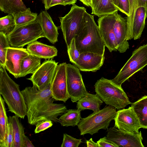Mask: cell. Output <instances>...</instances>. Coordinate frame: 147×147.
<instances>
[{"mask_svg":"<svg viewBox=\"0 0 147 147\" xmlns=\"http://www.w3.org/2000/svg\"><path fill=\"white\" fill-rule=\"evenodd\" d=\"M86 11V9L84 7L74 4L67 14L64 17H59L60 27L67 48L80 30Z\"/></svg>","mask_w":147,"mask_h":147,"instance_id":"obj_8","label":"cell"},{"mask_svg":"<svg viewBox=\"0 0 147 147\" xmlns=\"http://www.w3.org/2000/svg\"><path fill=\"white\" fill-rule=\"evenodd\" d=\"M138 6L144 7L147 10V0H138Z\"/></svg>","mask_w":147,"mask_h":147,"instance_id":"obj_42","label":"cell"},{"mask_svg":"<svg viewBox=\"0 0 147 147\" xmlns=\"http://www.w3.org/2000/svg\"><path fill=\"white\" fill-rule=\"evenodd\" d=\"M146 17H147V13H146Z\"/></svg>","mask_w":147,"mask_h":147,"instance_id":"obj_46","label":"cell"},{"mask_svg":"<svg viewBox=\"0 0 147 147\" xmlns=\"http://www.w3.org/2000/svg\"><path fill=\"white\" fill-rule=\"evenodd\" d=\"M16 26L13 14H8L0 19V32L7 36L13 32Z\"/></svg>","mask_w":147,"mask_h":147,"instance_id":"obj_31","label":"cell"},{"mask_svg":"<svg viewBox=\"0 0 147 147\" xmlns=\"http://www.w3.org/2000/svg\"><path fill=\"white\" fill-rule=\"evenodd\" d=\"M13 136L11 124L9 122L7 134L3 147H13Z\"/></svg>","mask_w":147,"mask_h":147,"instance_id":"obj_37","label":"cell"},{"mask_svg":"<svg viewBox=\"0 0 147 147\" xmlns=\"http://www.w3.org/2000/svg\"><path fill=\"white\" fill-rule=\"evenodd\" d=\"M94 88L96 94L107 105L119 110L131 104L121 86L115 84L111 80L102 77L97 80Z\"/></svg>","mask_w":147,"mask_h":147,"instance_id":"obj_4","label":"cell"},{"mask_svg":"<svg viewBox=\"0 0 147 147\" xmlns=\"http://www.w3.org/2000/svg\"><path fill=\"white\" fill-rule=\"evenodd\" d=\"M5 67L0 66V94L7 105L9 111L24 119L26 107L19 85L7 74Z\"/></svg>","mask_w":147,"mask_h":147,"instance_id":"obj_3","label":"cell"},{"mask_svg":"<svg viewBox=\"0 0 147 147\" xmlns=\"http://www.w3.org/2000/svg\"><path fill=\"white\" fill-rule=\"evenodd\" d=\"M41 59L30 53L22 59L20 65V77L35 73L41 65Z\"/></svg>","mask_w":147,"mask_h":147,"instance_id":"obj_22","label":"cell"},{"mask_svg":"<svg viewBox=\"0 0 147 147\" xmlns=\"http://www.w3.org/2000/svg\"><path fill=\"white\" fill-rule=\"evenodd\" d=\"M147 65V44L133 51L131 57L111 80L116 85L121 86L123 83Z\"/></svg>","mask_w":147,"mask_h":147,"instance_id":"obj_7","label":"cell"},{"mask_svg":"<svg viewBox=\"0 0 147 147\" xmlns=\"http://www.w3.org/2000/svg\"><path fill=\"white\" fill-rule=\"evenodd\" d=\"M114 120L115 127L124 131L137 133L142 128L139 119L131 107L118 111Z\"/></svg>","mask_w":147,"mask_h":147,"instance_id":"obj_13","label":"cell"},{"mask_svg":"<svg viewBox=\"0 0 147 147\" xmlns=\"http://www.w3.org/2000/svg\"><path fill=\"white\" fill-rule=\"evenodd\" d=\"M26 49L29 53L40 59H50L57 55L58 51L55 47L37 40L28 45Z\"/></svg>","mask_w":147,"mask_h":147,"instance_id":"obj_19","label":"cell"},{"mask_svg":"<svg viewBox=\"0 0 147 147\" xmlns=\"http://www.w3.org/2000/svg\"><path fill=\"white\" fill-rule=\"evenodd\" d=\"M82 142V140L78 139L64 133L61 147H78Z\"/></svg>","mask_w":147,"mask_h":147,"instance_id":"obj_33","label":"cell"},{"mask_svg":"<svg viewBox=\"0 0 147 147\" xmlns=\"http://www.w3.org/2000/svg\"><path fill=\"white\" fill-rule=\"evenodd\" d=\"M106 137L118 147H144L141 131L137 133L126 132L115 126L107 129Z\"/></svg>","mask_w":147,"mask_h":147,"instance_id":"obj_11","label":"cell"},{"mask_svg":"<svg viewBox=\"0 0 147 147\" xmlns=\"http://www.w3.org/2000/svg\"><path fill=\"white\" fill-rule=\"evenodd\" d=\"M104 56H100L91 52L80 53L77 61L73 64L81 71H96L102 65Z\"/></svg>","mask_w":147,"mask_h":147,"instance_id":"obj_16","label":"cell"},{"mask_svg":"<svg viewBox=\"0 0 147 147\" xmlns=\"http://www.w3.org/2000/svg\"><path fill=\"white\" fill-rule=\"evenodd\" d=\"M27 8L22 0H0V9L5 13L14 14Z\"/></svg>","mask_w":147,"mask_h":147,"instance_id":"obj_27","label":"cell"},{"mask_svg":"<svg viewBox=\"0 0 147 147\" xmlns=\"http://www.w3.org/2000/svg\"><path fill=\"white\" fill-rule=\"evenodd\" d=\"M67 64L65 62L58 65L50 85L52 97L55 100L62 101L64 102L70 98L67 90Z\"/></svg>","mask_w":147,"mask_h":147,"instance_id":"obj_12","label":"cell"},{"mask_svg":"<svg viewBox=\"0 0 147 147\" xmlns=\"http://www.w3.org/2000/svg\"><path fill=\"white\" fill-rule=\"evenodd\" d=\"M92 4L91 13L99 18L118 11L113 0H92Z\"/></svg>","mask_w":147,"mask_h":147,"instance_id":"obj_20","label":"cell"},{"mask_svg":"<svg viewBox=\"0 0 147 147\" xmlns=\"http://www.w3.org/2000/svg\"><path fill=\"white\" fill-rule=\"evenodd\" d=\"M58 63L52 59L46 60L37 70L27 79L38 90H42L51 85L54 78Z\"/></svg>","mask_w":147,"mask_h":147,"instance_id":"obj_10","label":"cell"},{"mask_svg":"<svg viewBox=\"0 0 147 147\" xmlns=\"http://www.w3.org/2000/svg\"><path fill=\"white\" fill-rule=\"evenodd\" d=\"M50 85L44 90L38 89L35 86L26 87L21 91L26 107L28 123L32 125L45 120H50L55 123H61L58 118L67 111L63 104L54 102L52 96Z\"/></svg>","mask_w":147,"mask_h":147,"instance_id":"obj_1","label":"cell"},{"mask_svg":"<svg viewBox=\"0 0 147 147\" xmlns=\"http://www.w3.org/2000/svg\"><path fill=\"white\" fill-rule=\"evenodd\" d=\"M23 140L24 147H34L33 145L28 137L24 134L23 136Z\"/></svg>","mask_w":147,"mask_h":147,"instance_id":"obj_40","label":"cell"},{"mask_svg":"<svg viewBox=\"0 0 147 147\" xmlns=\"http://www.w3.org/2000/svg\"><path fill=\"white\" fill-rule=\"evenodd\" d=\"M11 47L23 48L25 46L45 37L38 20L28 24L16 26L15 29L7 36Z\"/></svg>","mask_w":147,"mask_h":147,"instance_id":"obj_6","label":"cell"},{"mask_svg":"<svg viewBox=\"0 0 147 147\" xmlns=\"http://www.w3.org/2000/svg\"><path fill=\"white\" fill-rule=\"evenodd\" d=\"M67 49L70 61L73 64L77 61L80 54L76 47L74 38L71 41L69 46L67 48Z\"/></svg>","mask_w":147,"mask_h":147,"instance_id":"obj_34","label":"cell"},{"mask_svg":"<svg viewBox=\"0 0 147 147\" xmlns=\"http://www.w3.org/2000/svg\"><path fill=\"white\" fill-rule=\"evenodd\" d=\"M113 1L114 4L117 8V0H113Z\"/></svg>","mask_w":147,"mask_h":147,"instance_id":"obj_45","label":"cell"},{"mask_svg":"<svg viewBox=\"0 0 147 147\" xmlns=\"http://www.w3.org/2000/svg\"><path fill=\"white\" fill-rule=\"evenodd\" d=\"M116 12L101 16L98 20L99 29L105 46L111 52L117 50L113 27Z\"/></svg>","mask_w":147,"mask_h":147,"instance_id":"obj_14","label":"cell"},{"mask_svg":"<svg viewBox=\"0 0 147 147\" xmlns=\"http://www.w3.org/2000/svg\"><path fill=\"white\" fill-rule=\"evenodd\" d=\"M29 53L27 49L23 48H18L10 47L7 48L5 68L15 78L20 77L21 61Z\"/></svg>","mask_w":147,"mask_h":147,"instance_id":"obj_15","label":"cell"},{"mask_svg":"<svg viewBox=\"0 0 147 147\" xmlns=\"http://www.w3.org/2000/svg\"><path fill=\"white\" fill-rule=\"evenodd\" d=\"M77 0H62L63 5L65 6L67 5H73L75 4Z\"/></svg>","mask_w":147,"mask_h":147,"instance_id":"obj_43","label":"cell"},{"mask_svg":"<svg viewBox=\"0 0 147 147\" xmlns=\"http://www.w3.org/2000/svg\"><path fill=\"white\" fill-rule=\"evenodd\" d=\"M142 128L147 129V95L144 96L131 104Z\"/></svg>","mask_w":147,"mask_h":147,"instance_id":"obj_25","label":"cell"},{"mask_svg":"<svg viewBox=\"0 0 147 147\" xmlns=\"http://www.w3.org/2000/svg\"><path fill=\"white\" fill-rule=\"evenodd\" d=\"M37 19L41 26L45 37L53 44L56 43L58 41L59 35L58 28L49 13L46 11H42L38 15Z\"/></svg>","mask_w":147,"mask_h":147,"instance_id":"obj_18","label":"cell"},{"mask_svg":"<svg viewBox=\"0 0 147 147\" xmlns=\"http://www.w3.org/2000/svg\"><path fill=\"white\" fill-rule=\"evenodd\" d=\"M18 116L15 115L8 117L9 123L12 125L13 136V147H24L23 136L24 128Z\"/></svg>","mask_w":147,"mask_h":147,"instance_id":"obj_23","label":"cell"},{"mask_svg":"<svg viewBox=\"0 0 147 147\" xmlns=\"http://www.w3.org/2000/svg\"><path fill=\"white\" fill-rule=\"evenodd\" d=\"M117 8L118 10L128 17L129 16V0H117Z\"/></svg>","mask_w":147,"mask_h":147,"instance_id":"obj_36","label":"cell"},{"mask_svg":"<svg viewBox=\"0 0 147 147\" xmlns=\"http://www.w3.org/2000/svg\"><path fill=\"white\" fill-rule=\"evenodd\" d=\"M103 101L96 94L87 92L85 95L77 102L76 107L81 111L90 109L96 112L100 110Z\"/></svg>","mask_w":147,"mask_h":147,"instance_id":"obj_21","label":"cell"},{"mask_svg":"<svg viewBox=\"0 0 147 147\" xmlns=\"http://www.w3.org/2000/svg\"><path fill=\"white\" fill-rule=\"evenodd\" d=\"M44 5L45 9L47 10L51 7L57 5H63L62 0H42Z\"/></svg>","mask_w":147,"mask_h":147,"instance_id":"obj_39","label":"cell"},{"mask_svg":"<svg viewBox=\"0 0 147 147\" xmlns=\"http://www.w3.org/2000/svg\"><path fill=\"white\" fill-rule=\"evenodd\" d=\"M80 53L91 52L104 56L105 47L94 16L85 13L81 27L74 38Z\"/></svg>","mask_w":147,"mask_h":147,"instance_id":"obj_2","label":"cell"},{"mask_svg":"<svg viewBox=\"0 0 147 147\" xmlns=\"http://www.w3.org/2000/svg\"><path fill=\"white\" fill-rule=\"evenodd\" d=\"M84 5L88 7H92V0H79Z\"/></svg>","mask_w":147,"mask_h":147,"instance_id":"obj_44","label":"cell"},{"mask_svg":"<svg viewBox=\"0 0 147 147\" xmlns=\"http://www.w3.org/2000/svg\"><path fill=\"white\" fill-rule=\"evenodd\" d=\"M113 27L117 46V50L120 53H124L129 47V43L126 39L127 19L118 14V11L116 12Z\"/></svg>","mask_w":147,"mask_h":147,"instance_id":"obj_17","label":"cell"},{"mask_svg":"<svg viewBox=\"0 0 147 147\" xmlns=\"http://www.w3.org/2000/svg\"><path fill=\"white\" fill-rule=\"evenodd\" d=\"M81 111L79 109H69L59 118L62 126L74 127L77 125L82 118Z\"/></svg>","mask_w":147,"mask_h":147,"instance_id":"obj_28","label":"cell"},{"mask_svg":"<svg viewBox=\"0 0 147 147\" xmlns=\"http://www.w3.org/2000/svg\"><path fill=\"white\" fill-rule=\"evenodd\" d=\"M86 144L87 147H99L97 142H94L92 138L86 141Z\"/></svg>","mask_w":147,"mask_h":147,"instance_id":"obj_41","label":"cell"},{"mask_svg":"<svg viewBox=\"0 0 147 147\" xmlns=\"http://www.w3.org/2000/svg\"><path fill=\"white\" fill-rule=\"evenodd\" d=\"M96 142L99 147H118V146L108 139L106 136L100 138Z\"/></svg>","mask_w":147,"mask_h":147,"instance_id":"obj_38","label":"cell"},{"mask_svg":"<svg viewBox=\"0 0 147 147\" xmlns=\"http://www.w3.org/2000/svg\"><path fill=\"white\" fill-rule=\"evenodd\" d=\"M129 16L127 17V32L126 39L127 40L133 38V27L134 18L136 9L138 7V0H129Z\"/></svg>","mask_w":147,"mask_h":147,"instance_id":"obj_30","label":"cell"},{"mask_svg":"<svg viewBox=\"0 0 147 147\" xmlns=\"http://www.w3.org/2000/svg\"><path fill=\"white\" fill-rule=\"evenodd\" d=\"M5 101L0 95V147H3L7 134L9 121Z\"/></svg>","mask_w":147,"mask_h":147,"instance_id":"obj_26","label":"cell"},{"mask_svg":"<svg viewBox=\"0 0 147 147\" xmlns=\"http://www.w3.org/2000/svg\"><path fill=\"white\" fill-rule=\"evenodd\" d=\"M80 71L74 65L67 64V90L69 98L73 102H77L87 92Z\"/></svg>","mask_w":147,"mask_h":147,"instance_id":"obj_9","label":"cell"},{"mask_svg":"<svg viewBox=\"0 0 147 147\" xmlns=\"http://www.w3.org/2000/svg\"><path fill=\"white\" fill-rule=\"evenodd\" d=\"M146 10L144 7H138L136 10L133 27V38L134 40L141 36L144 28Z\"/></svg>","mask_w":147,"mask_h":147,"instance_id":"obj_24","label":"cell"},{"mask_svg":"<svg viewBox=\"0 0 147 147\" xmlns=\"http://www.w3.org/2000/svg\"><path fill=\"white\" fill-rule=\"evenodd\" d=\"M10 45L7 36L0 32V66L5 67L7 48Z\"/></svg>","mask_w":147,"mask_h":147,"instance_id":"obj_32","label":"cell"},{"mask_svg":"<svg viewBox=\"0 0 147 147\" xmlns=\"http://www.w3.org/2000/svg\"><path fill=\"white\" fill-rule=\"evenodd\" d=\"M16 26H21L31 23L36 20L38 17L36 13L32 12L30 8L25 11L13 14Z\"/></svg>","mask_w":147,"mask_h":147,"instance_id":"obj_29","label":"cell"},{"mask_svg":"<svg viewBox=\"0 0 147 147\" xmlns=\"http://www.w3.org/2000/svg\"><path fill=\"white\" fill-rule=\"evenodd\" d=\"M53 121L50 120H45L39 121L36 124L34 130L35 134L38 133L50 128L53 125Z\"/></svg>","mask_w":147,"mask_h":147,"instance_id":"obj_35","label":"cell"},{"mask_svg":"<svg viewBox=\"0 0 147 147\" xmlns=\"http://www.w3.org/2000/svg\"><path fill=\"white\" fill-rule=\"evenodd\" d=\"M117 112L115 107L109 105L86 117L82 118L77 125L80 135L89 134L92 135L100 129H107Z\"/></svg>","mask_w":147,"mask_h":147,"instance_id":"obj_5","label":"cell"}]
</instances>
